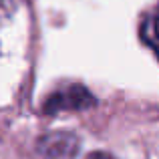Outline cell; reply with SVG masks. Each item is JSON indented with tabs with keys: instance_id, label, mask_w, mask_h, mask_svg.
Wrapping results in <instances>:
<instances>
[{
	"instance_id": "cell-1",
	"label": "cell",
	"mask_w": 159,
	"mask_h": 159,
	"mask_svg": "<svg viewBox=\"0 0 159 159\" xmlns=\"http://www.w3.org/2000/svg\"><path fill=\"white\" fill-rule=\"evenodd\" d=\"M95 105V97L83 85H66L48 95L43 111L47 115H57L61 111H83Z\"/></svg>"
},
{
	"instance_id": "cell-2",
	"label": "cell",
	"mask_w": 159,
	"mask_h": 159,
	"mask_svg": "<svg viewBox=\"0 0 159 159\" xmlns=\"http://www.w3.org/2000/svg\"><path fill=\"white\" fill-rule=\"evenodd\" d=\"M36 151L47 159H73L79 153V139L69 131L47 133L39 139Z\"/></svg>"
},
{
	"instance_id": "cell-3",
	"label": "cell",
	"mask_w": 159,
	"mask_h": 159,
	"mask_svg": "<svg viewBox=\"0 0 159 159\" xmlns=\"http://www.w3.org/2000/svg\"><path fill=\"white\" fill-rule=\"evenodd\" d=\"M141 39L159 54V26L153 18H147L141 24Z\"/></svg>"
},
{
	"instance_id": "cell-4",
	"label": "cell",
	"mask_w": 159,
	"mask_h": 159,
	"mask_svg": "<svg viewBox=\"0 0 159 159\" xmlns=\"http://www.w3.org/2000/svg\"><path fill=\"white\" fill-rule=\"evenodd\" d=\"M87 159H115V157L109 155V153H105V151H95V153H91Z\"/></svg>"
}]
</instances>
